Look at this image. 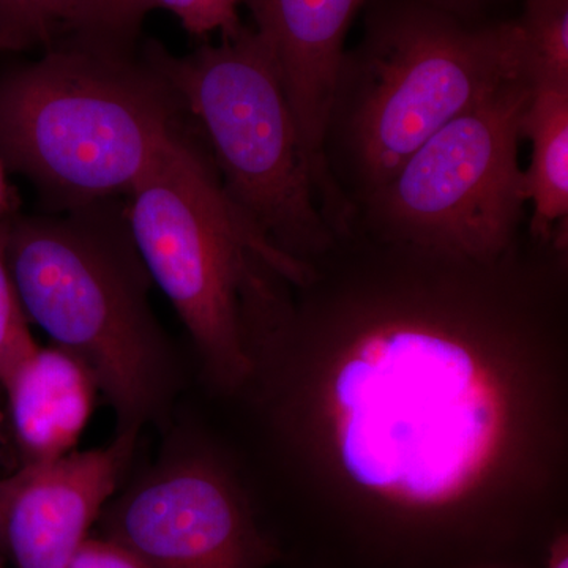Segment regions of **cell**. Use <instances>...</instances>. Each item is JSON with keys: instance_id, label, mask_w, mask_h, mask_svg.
<instances>
[{"instance_id": "cell-22", "label": "cell", "mask_w": 568, "mask_h": 568, "mask_svg": "<svg viewBox=\"0 0 568 568\" xmlns=\"http://www.w3.org/2000/svg\"><path fill=\"white\" fill-rule=\"evenodd\" d=\"M0 52H2V51H0Z\"/></svg>"}, {"instance_id": "cell-9", "label": "cell", "mask_w": 568, "mask_h": 568, "mask_svg": "<svg viewBox=\"0 0 568 568\" xmlns=\"http://www.w3.org/2000/svg\"><path fill=\"white\" fill-rule=\"evenodd\" d=\"M136 429L106 447L24 465L0 481V548L17 568H65L114 495Z\"/></svg>"}, {"instance_id": "cell-5", "label": "cell", "mask_w": 568, "mask_h": 568, "mask_svg": "<svg viewBox=\"0 0 568 568\" xmlns=\"http://www.w3.org/2000/svg\"><path fill=\"white\" fill-rule=\"evenodd\" d=\"M142 59L173 88L227 200L287 260L315 263L335 242L293 110L264 41L248 26L186 55L149 40Z\"/></svg>"}, {"instance_id": "cell-4", "label": "cell", "mask_w": 568, "mask_h": 568, "mask_svg": "<svg viewBox=\"0 0 568 568\" xmlns=\"http://www.w3.org/2000/svg\"><path fill=\"white\" fill-rule=\"evenodd\" d=\"M126 230L149 278L166 295L223 386L254 372L246 335L250 295L268 268L294 284L308 265L265 244L224 193L196 130L186 126L133 186Z\"/></svg>"}, {"instance_id": "cell-10", "label": "cell", "mask_w": 568, "mask_h": 568, "mask_svg": "<svg viewBox=\"0 0 568 568\" xmlns=\"http://www.w3.org/2000/svg\"><path fill=\"white\" fill-rule=\"evenodd\" d=\"M26 465L71 454L92 416L99 388L88 366L59 346L37 347L0 384Z\"/></svg>"}, {"instance_id": "cell-1", "label": "cell", "mask_w": 568, "mask_h": 568, "mask_svg": "<svg viewBox=\"0 0 568 568\" xmlns=\"http://www.w3.org/2000/svg\"><path fill=\"white\" fill-rule=\"evenodd\" d=\"M325 126V162L354 211L444 125L526 73L515 20L469 21L428 0H369Z\"/></svg>"}, {"instance_id": "cell-8", "label": "cell", "mask_w": 568, "mask_h": 568, "mask_svg": "<svg viewBox=\"0 0 568 568\" xmlns=\"http://www.w3.org/2000/svg\"><path fill=\"white\" fill-rule=\"evenodd\" d=\"M369 0H241L252 13L297 123L325 220L346 222L351 207L325 162V126L346 52L347 32Z\"/></svg>"}, {"instance_id": "cell-13", "label": "cell", "mask_w": 568, "mask_h": 568, "mask_svg": "<svg viewBox=\"0 0 568 568\" xmlns=\"http://www.w3.org/2000/svg\"><path fill=\"white\" fill-rule=\"evenodd\" d=\"M74 17L77 0H0V51L48 50Z\"/></svg>"}, {"instance_id": "cell-14", "label": "cell", "mask_w": 568, "mask_h": 568, "mask_svg": "<svg viewBox=\"0 0 568 568\" xmlns=\"http://www.w3.org/2000/svg\"><path fill=\"white\" fill-rule=\"evenodd\" d=\"M149 10L144 0H77L74 43L132 54Z\"/></svg>"}, {"instance_id": "cell-3", "label": "cell", "mask_w": 568, "mask_h": 568, "mask_svg": "<svg viewBox=\"0 0 568 568\" xmlns=\"http://www.w3.org/2000/svg\"><path fill=\"white\" fill-rule=\"evenodd\" d=\"M103 203L14 215L9 265L29 323L88 366L121 432H138L166 396L168 351L125 219L115 223Z\"/></svg>"}, {"instance_id": "cell-18", "label": "cell", "mask_w": 568, "mask_h": 568, "mask_svg": "<svg viewBox=\"0 0 568 568\" xmlns=\"http://www.w3.org/2000/svg\"><path fill=\"white\" fill-rule=\"evenodd\" d=\"M428 2L457 14L463 20L485 21L487 11L506 0H428Z\"/></svg>"}, {"instance_id": "cell-21", "label": "cell", "mask_w": 568, "mask_h": 568, "mask_svg": "<svg viewBox=\"0 0 568 568\" xmlns=\"http://www.w3.org/2000/svg\"><path fill=\"white\" fill-rule=\"evenodd\" d=\"M0 568H2V566H0Z\"/></svg>"}, {"instance_id": "cell-2", "label": "cell", "mask_w": 568, "mask_h": 568, "mask_svg": "<svg viewBox=\"0 0 568 568\" xmlns=\"http://www.w3.org/2000/svg\"><path fill=\"white\" fill-rule=\"evenodd\" d=\"M189 126L144 59L80 43L0 74V159L63 209L132 192Z\"/></svg>"}, {"instance_id": "cell-15", "label": "cell", "mask_w": 568, "mask_h": 568, "mask_svg": "<svg viewBox=\"0 0 568 568\" xmlns=\"http://www.w3.org/2000/svg\"><path fill=\"white\" fill-rule=\"evenodd\" d=\"M11 220H0V384L39 347L10 272Z\"/></svg>"}, {"instance_id": "cell-19", "label": "cell", "mask_w": 568, "mask_h": 568, "mask_svg": "<svg viewBox=\"0 0 568 568\" xmlns=\"http://www.w3.org/2000/svg\"><path fill=\"white\" fill-rule=\"evenodd\" d=\"M18 200L6 175V164L0 159V220L17 215Z\"/></svg>"}, {"instance_id": "cell-11", "label": "cell", "mask_w": 568, "mask_h": 568, "mask_svg": "<svg viewBox=\"0 0 568 568\" xmlns=\"http://www.w3.org/2000/svg\"><path fill=\"white\" fill-rule=\"evenodd\" d=\"M521 133L530 142L526 233L541 244L568 246V84L534 82Z\"/></svg>"}, {"instance_id": "cell-20", "label": "cell", "mask_w": 568, "mask_h": 568, "mask_svg": "<svg viewBox=\"0 0 568 568\" xmlns=\"http://www.w3.org/2000/svg\"><path fill=\"white\" fill-rule=\"evenodd\" d=\"M548 568H568V541L567 537H559L552 544L549 551Z\"/></svg>"}, {"instance_id": "cell-16", "label": "cell", "mask_w": 568, "mask_h": 568, "mask_svg": "<svg viewBox=\"0 0 568 568\" xmlns=\"http://www.w3.org/2000/svg\"><path fill=\"white\" fill-rule=\"evenodd\" d=\"M149 11H171L190 36L205 37L220 32L234 36L242 29L239 6L241 0H144Z\"/></svg>"}, {"instance_id": "cell-7", "label": "cell", "mask_w": 568, "mask_h": 568, "mask_svg": "<svg viewBox=\"0 0 568 568\" xmlns=\"http://www.w3.org/2000/svg\"><path fill=\"white\" fill-rule=\"evenodd\" d=\"M104 537L144 568H263L271 549L219 467L182 458L111 504Z\"/></svg>"}, {"instance_id": "cell-12", "label": "cell", "mask_w": 568, "mask_h": 568, "mask_svg": "<svg viewBox=\"0 0 568 568\" xmlns=\"http://www.w3.org/2000/svg\"><path fill=\"white\" fill-rule=\"evenodd\" d=\"M515 24L530 82L568 84V0H525Z\"/></svg>"}, {"instance_id": "cell-17", "label": "cell", "mask_w": 568, "mask_h": 568, "mask_svg": "<svg viewBox=\"0 0 568 568\" xmlns=\"http://www.w3.org/2000/svg\"><path fill=\"white\" fill-rule=\"evenodd\" d=\"M65 568H144L129 549L110 538H85Z\"/></svg>"}, {"instance_id": "cell-6", "label": "cell", "mask_w": 568, "mask_h": 568, "mask_svg": "<svg viewBox=\"0 0 568 568\" xmlns=\"http://www.w3.org/2000/svg\"><path fill=\"white\" fill-rule=\"evenodd\" d=\"M530 92L518 74L444 125L355 211L354 226L469 260L510 252L528 222L518 155Z\"/></svg>"}]
</instances>
